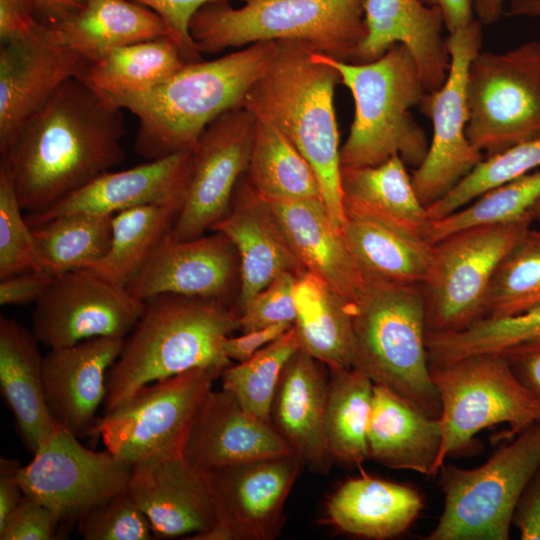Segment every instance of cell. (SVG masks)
<instances>
[{"label":"cell","mask_w":540,"mask_h":540,"mask_svg":"<svg viewBox=\"0 0 540 540\" xmlns=\"http://www.w3.org/2000/svg\"><path fill=\"white\" fill-rule=\"evenodd\" d=\"M425 5L438 7L443 15L444 26L449 33L467 26L474 20V0H421Z\"/></svg>","instance_id":"56"},{"label":"cell","mask_w":540,"mask_h":540,"mask_svg":"<svg viewBox=\"0 0 540 540\" xmlns=\"http://www.w3.org/2000/svg\"><path fill=\"white\" fill-rule=\"evenodd\" d=\"M295 303L300 347L328 368L354 367L351 303L309 272L297 279Z\"/></svg>","instance_id":"34"},{"label":"cell","mask_w":540,"mask_h":540,"mask_svg":"<svg viewBox=\"0 0 540 540\" xmlns=\"http://www.w3.org/2000/svg\"><path fill=\"white\" fill-rule=\"evenodd\" d=\"M192 172V151L116 172H105L50 207L25 218L31 228L53 218L78 213L110 214L133 207L186 198Z\"/></svg>","instance_id":"24"},{"label":"cell","mask_w":540,"mask_h":540,"mask_svg":"<svg viewBox=\"0 0 540 540\" xmlns=\"http://www.w3.org/2000/svg\"><path fill=\"white\" fill-rule=\"evenodd\" d=\"M214 232L179 239L170 230L126 286L130 294L141 301L172 293L230 303L240 279L239 256L225 234Z\"/></svg>","instance_id":"19"},{"label":"cell","mask_w":540,"mask_h":540,"mask_svg":"<svg viewBox=\"0 0 540 540\" xmlns=\"http://www.w3.org/2000/svg\"><path fill=\"white\" fill-rule=\"evenodd\" d=\"M122 109L79 78L61 85L18 132L1 158L20 206L36 213L125 158Z\"/></svg>","instance_id":"1"},{"label":"cell","mask_w":540,"mask_h":540,"mask_svg":"<svg viewBox=\"0 0 540 540\" xmlns=\"http://www.w3.org/2000/svg\"><path fill=\"white\" fill-rule=\"evenodd\" d=\"M113 216L78 212L33 227L42 269L57 277L103 258L111 244Z\"/></svg>","instance_id":"39"},{"label":"cell","mask_w":540,"mask_h":540,"mask_svg":"<svg viewBox=\"0 0 540 540\" xmlns=\"http://www.w3.org/2000/svg\"><path fill=\"white\" fill-rule=\"evenodd\" d=\"M265 199L321 198L318 179L294 144L274 125L256 118L246 171Z\"/></svg>","instance_id":"38"},{"label":"cell","mask_w":540,"mask_h":540,"mask_svg":"<svg viewBox=\"0 0 540 540\" xmlns=\"http://www.w3.org/2000/svg\"><path fill=\"white\" fill-rule=\"evenodd\" d=\"M312 58L335 68L354 99V119L340 149L341 167L377 166L395 155L406 166L419 167L430 143L410 109L421 104L427 91L408 48L394 44L366 63L317 51Z\"/></svg>","instance_id":"5"},{"label":"cell","mask_w":540,"mask_h":540,"mask_svg":"<svg viewBox=\"0 0 540 540\" xmlns=\"http://www.w3.org/2000/svg\"><path fill=\"white\" fill-rule=\"evenodd\" d=\"M39 344L32 330L0 317V391L32 454L58 427L45 400Z\"/></svg>","instance_id":"29"},{"label":"cell","mask_w":540,"mask_h":540,"mask_svg":"<svg viewBox=\"0 0 540 540\" xmlns=\"http://www.w3.org/2000/svg\"><path fill=\"white\" fill-rule=\"evenodd\" d=\"M48 27L55 42L88 61L117 47L170 37L156 12L129 0H86L79 11Z\"/></svg>","instance_id":"32"},{"label":"cell","mask_w":540,"mask_h":540,"mask_svg":"<svg viewBox=\"0 0 540 540\" xmlns=\"http://www.w3.org/2000/svg\"><path fill=\"white\" fill-rule=\"evenodd\" d=\"M441 438L439 417L374 384L367 430L369 458L392 469L433 476Z\"/></svg>","instance_id":"28"},{"label":"cell","mask_w":540,"mask_h":540,"mask_svg":"<svg viewBox=\"0 0 540 540\" xmlns=\"http://www.w3.org/2000/svg\"><path fill=\"white\" fill-rule=\"evenodd\" d=\"M422 508L423 499L414 488L362 474L331 494L326 515L344 533L384 540L404 533Z\"/></svg>","instance_id":"30"},{"label":"cell","mask_w":540,"mask_h":540,"mask_svg":"<svg viewBox=\"0 0 540 540\" xmlns=\"http://www.w3.org/2000/svg\"><path fill=\"white\" fill-rule=\"evenodd\" d=\"M328 367L301 347L287 361L271 406L270 423L303 467L328 474L334 461L325 429Z\"/></svg>","instance_id":"25"},{"label":"cell","mask_w":540,"mask_h":540,"mask_svg":"<svg viewBox=\"0 0 540 540\" xmlns=\"http://www.w3.org/2000/svg\"><path fill=\"white\" fill-rule=\"evenodd\" d=\"M230 364L193 368L141 387L99 417L91 436L100 437L106 449L131 466L153 457L182 455L197 408Z\"/></svg>","instance_id":"12"},{"label":"cell","mask_w":540,"mask_h":540,"mask_svg":"<svg viewBox=\"0 0 540 540\" xmlns=\"http://www.w3.org/2000/svg\"><path fill=\"white\" fill-rule=\"evenodd\" d=\"M292 326L293 324L290 323H278L242 332L240 336H227L222 343L223 354L230 361L244 362L263 347L281 337Z\"/></svg>","instance_id":"52"},{"label":"cell","mask_w":540,"mask_h":540,"mask_svg":"<svg viewBox=\"0 0 540 540\" xmlns=\"http://www.w3.org/2000/svg\"><path fill=\"white\" fill-rule=\"evenodd\" d=\"M202 6L189 32L200 54L264 41H299L337 60L358 63L366 36L365 0H244Z\"/></svg>","instance_id":"7"},{"label":"cell","mask_w":540,"mask_h":540,"mask_svg":"<svg viewBox=\"0 0 540 540\" xmlns=\"http://www.w3.org/2000/svg\"><path fill=\"white\" fill-rule=\"evenodd\" d=\"M467 105L466 136L486 157L539 138L540 42L479 51L468 68Z\"/></svg>","instance_id":"11"},{"label":"cell","mask_w":540,"mask_h":540,"mask_svg":"<svg viewBox=\"0 0 540 540\" xmlns=\"http://www.w3.org/2000/svg\"><path fill=\"white\" fill-rule=\"evenodd\" d=\"M127 490L156 538L188 539L209 530L216 521L201 473L182 455L153 457L134 464Z\"/></svg>","instance_id":"22"},{"label":"cell","mask_w":540,"mask_h":540,"mask_svg":"<svg viewBox=\"0 0 540 540\" xmlns=\"http://www.w3.org/2000/svg\"><path fill=\"white\" fill-rule=\"evenodd\" d=\"M235 330L239 312L231 303L172 293L148 298L108 371L104 413L155 381L197 367L230 364L222 343Z\"/></svg>","instance_id":"4"},{"label":"cell","mask_w":540,"mask_h":540,"mask_svg":"<svg viewBox=\"0 0 540 540\" xmlns=\"http://www.w3.org/2000/svg\"><path fill=\"white\" fill-rule=\"evenodd\" d=\"M513 524L522 540H540V468L532 477L516 506Z\"/></svg>","instance_id":"54"},{"label":"cell","mask_w":540,"mask_h":540,"mask_svg":"<svg viewBox=\"0 0 540 540\" xmlns=\"http://www.w3.org/2000/svg\"><path fill=\"white\" fill-rule=\"evenodd\" d=\"M540 167V137L486 157L450 192L427 209L430 221L468 205L486 191Z\"/></svg>","instance_id":"44"},{"label":"cell","mask_w":540,"mask_h":540,"mask_svg":"<svg viewBox=\"0 0 540 540\" xmlns=\"http://www.w3.org/2000/svg\"><path fill=\"white\" fill-rule=\"evenodd\" d=\"M156 12L164 21L170 37L177 43L188 63L202 60L190 32L189 23L193 15L205 4L230 2L231 0H129ZM244 1V0H241Z\"/></svg>","instance_id":"48"},{"label":"cell","mask_w":540,"mask_h":540,"mask_svg":"<svg viewBox=\"0 0 540 540\" xmlns=\"http://www.w3.org/2000/svg\"><path fill=\"white\" fill-rule=\"evenodd\" d=\"M539 196L540 170H534L486 191L473 203L444 218L431 221L424 239L432 245L461 229L514 219L527 213Z\"/></svg>","instance_id":"43"},{"label":"cell","mask_w":540,"mask_h":540,"mask_svg":"<svg viewBox=\"0 0 540 540\" xmlns=\"http://www.w3.org/2000/svg\"><path fill=\"white\" fill-rule=\"evenodd\" d=\"M430 371L440 399L442 428L433 476L483 429L508 424L518 434L540 420V402L502 353L472 354L430 365Z\"/></svg>","instance_id":"9"},{"label":"cell","mask_w":540,"mask_h":540,"mask_svg":"<svg viewBox=\"0 0 540 540\" xmlns=\"http://www.w3.org/2000/svg\"><path fill=\"white\" fill-rule=\"evenodd\" d=\"M298 277L282 273L239 309V330L248 332L296 318L295 286Z\"/></svg>","instance_id":"47"},{"label":"cell","mask_w":540,"mask_h":540,"mask_svg":"<svg viewBox=\"0 0 540 540\" xmlns=\"http://www.w3.org/2000/svg\"><path fill=\"white\" fill-rule=\"evenodd\" d=\"M21 466L15 459L0 458V527L24 497L18 481Z\"/></svg>","instance_id":"55"},{"label":"cell","mask_w":540,"mask_h":540,"mask_svg":"<svg viewBox=\"0 0 540 540\" xmlns=\"http://www.w3.org/2000/svg\"><path fill=\"white\" fill-rule=\"evenodd\" d=\"M85 540H150V523L128 490L89 510L78 522Z\"/></svg>","instance_id":"46"},{"label":"cell","mask_w":540,"mask_h":540,"mask_svg":"<svg viewBox=\"0 0 540 540\" xmlns=\"http://www.w3.org/2000/svg\"><path fill=\"white\" fill-rule=\"evenodd\" d=\"M307 272L352 303L364 279L321 198L266 199Z\"/></svg>","instance_id":"27"},{"label":"cell","mask_w":540,"mask_h":540,"mask_svg":"<svg viewBox=\"0 0 540 540\" xmlns=\"http://www.w3.org/2000/svg\"><path fill=\"white\" fill-rule=\"evenodd\" d=\"M124 339L95 337L50 349L43 357L46 404L56 425L77 437L91 436L105 401L107 374Z\"/></svg>","instance_id":"21"},{"label":"cell","mask_w":540,"mask_h":540,"mask_svg":"<svg viewBox=\"0 0 540 540\" xmlns=\"http://www.w3.org/2000/svg\"><path fill=\"white\" fill-rule=\"evenodd\" d=\"M482 23L473 20L446 38L450 68L444 84L426 93L420 111L433 124V136L424 161L411 175L413 188L426 208L450 192L484 160V154L466 136L468 122V68L480 51Z\"/></svg>","instance_id":"13"},{"label":"cell","mask_w":540,"mask_h":540,"mask_svg":"<svg viewBox=\"0 0 540 540\" xmlns=\"http://www.w3.org/2000/svg\"><path fill=\"white\" fill-rule=\"evenodd\" d=\"M527 212L514 219L456 231L433 245V265L422 285L427 330H463L483 318L492 278L532 224Z\"/></svg>","instance_id":"10"},{"label":"cell","mask_w":540,"mask_h":540,"mask_svg":"<svg viewBox=\"0 0 540 540\" xmlns=\"http://www.w3.org/2000/svg\"><path fill=\"white\" fill-rule=\"evenodd\" d=\"M132 466L108 449L94 451L57 427L18 472L25 496L60 522H78L89 510L127 491Z\"/></svg>","instance_id":"14"},{"label":"cell","mask_w":540,"mask_h":540,"mask_svg":"<svg viewBox=\"0 0 540 540\" xmlns=\"http://www.w3.org/2000/svg\"><path fill=\"white\" fill-rule=\"evenodd\" d=\"M351 314L354 367L438 418L441 405L430 371L423 286L365 279Z\"/></svg>","instance_id":"6"},{"label":"cell","mask_w":540,"mask_h":540,"mask_svg":"<svg viewBox=\"0 0 540 540\" xmlns=\"http://www.w3.org/2000/svg\"><path fill=\"white\" fill-rule=\"evenodd\" d=\"M500 353L505 356L518 379L540 402V338Z\"/></svg>","instance_id":"53"},{"label":"cell","mask_w":540,"mask_h":540,"mask_svg":"<svg viewBox=\"0 0 540 540\" xmlns=\"http://www.w3.org/2000/svg\"><path fill=\"white\" fill-rule=\"evenodd\" d=\"M313 51L303 42L277 41L269 66L242 106L278 128L307 160L331 220L343 231L341 148L334 108V91L341 79L335 68L314 60Z\"/></svg>","instance_id":"3"},{"label":"cell","mask_w":540,"mask_h":540,"mask_svg":"<svg viewBox=\"0 0 540 540\" xmlns=\"http://www.w3.org/2000/svg\"><path fill=\"white\" fill-rule=\"evenodd\" d=\"M8 166L0 165V279L41 270L33 230L22 214Z\"/></svg>","instance_id":"45"},{"label":"cell","mask_w":540,"mask_h":540,"mask_svg":"<svg viewBox=\"0 0 540 540\" xmlns=\"http://www.w3.org/2000/svg\"><path fill=\"white\" fill-rule=\"evenodd\" d=\"M55 277L47 271L34 270L0 279V304L25 305L36 302L47 291Z\"/></svg>","instance_id":"50"},{"label":"cell","mask_w":540,"mask_h":540,"mask_svg":"<svg viewBox=\"0 0 540 540\" xmlns=\"http://www.w3.org/2000/svg\"><path fill=\"white\" fill-rule=\"evenodd\" d=\"M188 62L169 36L114 48L88 61L79 77L107 96L138 93L160 84Z\"/></svg>","instance_id":"35"},{"label":"cell","mask_w":540,"mask_h":540,"mask_svg":"<svg viewBox=\"0 0 540 540\" xmlns=\"http://www.w3.org/2000/svg\"><path fill=\"white\" fill-rule=\"evenodd\" d=\"M276 49L277 41L256 42L213 60L187 63L151 89L106 96L137 118L135 150L148 161L193 151L212 121L242 106Z\"/></svg>","instance_id":"2"},{"label":"cell","mask_w":540,"mask_h":540,"mask_svg":"<svg viewBox=\"0 0 540 540\" xmlns=\"http://www.w3.org/2000/svg\"><path fill=\"white\" fill-rule=\"evenodd\" d=\"M340 187L345 215L424 238L431 221L398 155L377 166L341 167Z\"/></svg>","instance_id":"31"},{"label":"cell","mask_w":540,"mask_h":540,"mask_svg":"<svg viewBox=\"0 0 540 540\" xmlns=\"http://www.w3.org/2000/svg\"><path fill=\"white\" fill-rule=\"evenodd\" d=\"M539 468L540 420L476 468L444 464L439 471L444 507L427 539H509L516 506Z\"/></svg>","instance_id":"8"},{"label":"cell","mask_w":540,"mask_h":540,"mask_svg":"<svg viewBox=\"0 0 540 540\" xmlns=\"http://www.w3.org/2000/svg\"><path fill=\"white\" fill-rule=\"evenodd\" d=\"M343 233L363 279L423 285L433 265V245L387 225L345 215Z\"/></svg>","instance_id":"33"},{"label":"cell","mask_w":540,"mask_h":540,"mask_svg":"<svg viewBox=\"0 0 540 540\" xmlns=\"http://www.w3.org/2000/svg\"><path fill=\"white\" fill-rule=\"evenodd\" d=\"M38 22L34 0H0L1 44L27 37Z\"/></svg>","instance_id":"51"},{"label":"cell","mask_w":540,"mask_h":540,"mask_svg":"<svg viewBox=\"0 0 540 540\" xmlns=\"http://www.w3.org/2000/svg\"><path fill=\"white\" fill-rule=\"evenodd\" d=\"M225 234L239 256V309L282 273L307 272L292 249L271 206L243 175L226 216L213 228Z\"/></svg>","instance_id":"23"},{"label":"cell","mask_w":540,"mask_h":540,"mask_svg":"<svg viewBox=\"0 0 540 540\" xmlns=\"http://www.w3.org/2000/svg\"><path fill=\"white\" fill-rule=\"evenodd\" d=\"M505 15L540 17V0H509Z\"/></svg>","instance_id":"59"},{"label":"cell","mask_w":540,"mask_h":540,"mask_svg":"<svg viewBox=\"0 0 540 540\" xmlns=\"http://www.w3.org/2000/svg\"><path fill=\"white\" fill-rule=\"evenodd\" d=\"M293 453L273 426L245 410L225 389H211L197 408L182 456L203 472Z\"/></svg>","instance_id":"20"},{"label":"cell","mask_w":540,"mask_h":540,"mask_svg":"<svg viewBox=\"0 0 540 540\" xmlns=\"http://www.w3.org/2000/svg\"><path fill=\"white\" fill-rule=\"evenodd\" d=\"M143 308L144 301L126 286L91 268H78L55 277L35 302L32 332L49 349L95 337L125 339Z\"/></svg>","instance_id":"16"},{"label":"cell","mask_w":540,"mask_h":540,"mask_svg":"<svg viewBox=\"0 0 540 540\" xmlns=\"http://www.w3.org/2000/svg\"><path fill=\"white\" fill-rule=\"evenodd\" d=\"M540 304V231L531 228L498 266L483 318L521 314Z\"/></svg>","instance_id":"42"},{"label":"cell","mask_w":540,"mask_h":540,"mask_svg":"<svg viewBox=\"0 0 540 540\" xmlns=\"http://www.w3.org/2000/svg\"><path fill=\"white\" fill-rule=\"evenodd\" d=\"M299 348L292 326L248 360L225 367L220 375L222 388L245 410L270 423L271 406L282 371Z\"/></svg>","instance_id":"41"},{"label":"cell","mask_w":540,"mask_h":540,"mask_svg":"<svg viewBox=\"0 0 540 540\" xmlns=\"http://www.w3.org/2000/svg\"><path fill=\"white\" fill-rule=\"evenodd\" d=\"M528 213L532 217L533 221L537 220L540 222V196L530 206Z\"/></svg>","instance_id":"60"},{"label":"cell","mask_w":540,"mask_h":540,"mask_svg":"<svg viewBox=\"0 0 540 540\" xmlns=\"http://www.w3.org/2000/svg\"><path fill=\"white\" fill-rule=\"evenodd\" d=\"M256 117L243 106L212 121L192 151V172L183 207L171 229L179 239L204 235L228 213L246 173Z\"/></svg>","instance_id":"17"},{"label":"cell","mask_w":540,"mask_h":540,"mask_svg":"<svg viewBox=\"0 0 540 540\" xmlns=\"http://www.w3.org/2000/svg\"><path fill=\"white\" fill-rule=\"evenodd\" d=\"M473 8L482 24H492L503 13V0H474Z\"/></svg>","instance_id":"58"},{"label":"cell","mask_w":540,"mask_h":540,"mask_svg":"<svg viewBox=\"0 0 540 540\" xmlns=\"http://www.w3.org/2000/svg\"><path fill=\"white\" fill-rule=\"evenodd\" d=\"M328 369L325 429L329 450L334 463L360 467L369 458L367 430L374 383L355 367Z\"/></svg>","instance_id":"36"},{"label":"cell","mask_w":540,"mask_h":540,"mask_svg":"<svg viewBox=\"0 0 540 540\" xmlns=\"http://www.w3.org/2000/svg\"><path fill=\"white\" fill-rule=\"evenodd\" d=\"M303 467L293 454L200 472L216 521L187 540H272L284 523V506Z\"/></svg>","instance_id":"15"},{"label":"cell","mask_w":540,"mask_h":540,"mask_svg":"<svg viewBox=\"0 0 540 540\" xmlns=\"http://www.w3.org/2000/svg\"><path fill=\"white\" fill-rule=\"evenodd\" d=\"M540 338V304L518 315L481 318L467 328L447 333L427 332L430 365L478 353H500Z\"/></svg>","instance_id":"40"},{"label":"cell","mask_w":540,"mask_h":540,"mask_svg":"<svg viewBox=\"0 0 540 540\" xmlns=\"http://www.w3.org/2000/svg\"><path fill=\"white\" fill-rule=\"evenodd\" d=\"M367 36L361 45L358 63L381 57L400 43L412 54L427 93L446 81L450 53L442 36L444 19L438 7L421 0H365Z\"/></svg>","instance_id":"26"},{"label":"cell","mask_w":540,"mask_h":540,"mask_svg":"<svg viewBox=\"0 0 540 540\" xmlns=\"http://www.w3.org/2000/svg\"><path fill=\"white\" fill-rule=\"evenodd\" d=\"M184 201L185 198H178L116 213L109 250L88 268L127 286L172 229Z\"/></svg>","instance_id":"37"},{"label":"cell","mask_w":540,"mask_h":540,"mask_svg":"<svg viewBox=\"0 0 540 540\" xmlns=\"http://www.w3.org/2000/svg\"><path fill=\"white\" fill-rule=\"evenodd\" d=\"M57 516L42 503L24 495L0 527L1 540L57 539Z\"/></svg>","instance_id":"49"},{"label":"cell","mask_w":540,"mask_h":540,"mask_svg":"<svg viewBox=\"0 0 540 540\" xmlns=\"http://www.w3.org/2000/svg\"><path fill=\"white\" fill-rule=\"evenodd\" d=\"M88 64L81 54L53 40L40 21L25 38L1 44L0 154L5 157L24 123L63 83Z\"/></svg>","instance_id":"18"},{"label":"cell","mask_w":540,"mask_h":540,"mask_svg":"<svg viewBox=\"0 0 540 540\" xmlns=\"http://www.w3.org/2000/svg\"><path fill=\"white\" fill-rule=\"evenodd\" d=\"M36 15L46 21V25H56L79 11L86 0H34ZM44 24V23H43Z\"/></svg>","instance_id":"57"}]
</instances>
